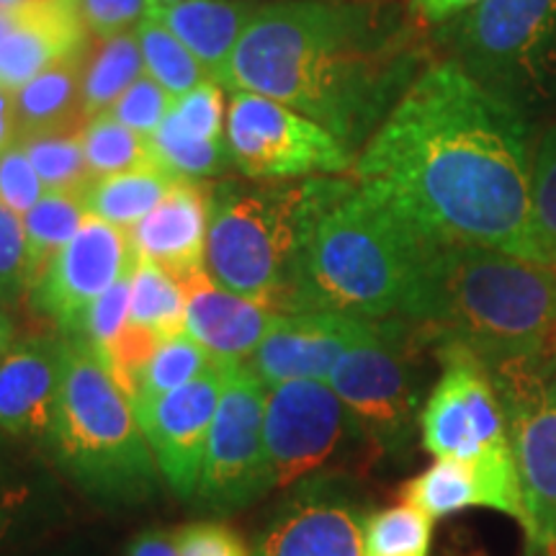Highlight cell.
Masks as SVG:
<instances>
[{
    "mask_svg": "<svg viewBox=\"0 0 556 556\" xmlns=\"http://www.w3.org/2000/svg\"><path fill=\"white\" fill-rule=\"evenodd\" d=\"M531 163L523 111L446 60L409 83L353 180L435 245L531 258Z\"/></svg>",
    "mask_w": 556,
    "mask_h": 556,
    "instance_id": "cell-1",
    "label": "cell"
},
{
    "mask_svg": "<svg viewBox=\"0 0 556 556\" xmlns=\"http://www.w3.org/2000/svg\"><path fill=\"white\" fill-rule=\"evenodd\" d=\"M417 58L405 21L387 5L287 0L255 11L225 88L283 103L353 152L397 106Z\"/></svg>",
    "mask_w": 556,
    "mask_h": 556,
    "instance_id": "cell-2",
    "label": "cell"
},
{
    "mask_svg": "<svg viewBox=\"0 0 556 556\" xmlns=\"http://www.w3.org/2000/svg\"><path fill=\"white\" fill-rule=\"evenodd\" d=\"M438 250L397 208L348 180L312 222L283 312L422 323Z\"/></svg>",
    "mask_w": 556,
    "mask_h": 556,
    "instance_id": "cell-3",
    "label": "cell"
},
{
    "mask_svg": "<svg viewBox=\"0 0 556 556\" xmlns=\"http://www.w3.org/2000/svg\"><path fill=\"white\" fill-rule=\"evenodd\" d=\"M486 371L556 358V266L490 248H441L422 323Z\"/></svg>",
    "mask_w": 556,
    "mask_h": 556,
    "instance_id": "cell-4",
    "label": "cell"
},
{
    "mask_svg": "<svg viewBox=\"0 0 556 556\" xmlns=\"http://www.w3.org/2000/svg\"><path fill=\"white\" fill-rule=\"evenodd\" d=\"M45 454L103 507L142 505L160 492L163 475L135 407L86 338H67L65 379Z\"/></svg>",
    "mask_w": 556,
    "mask_h": 556,
    "instance_id": "cell-5",
    "label": "cell"
},
{
    "mask_svg": "<svg viewBox=\"0 0 556 556\" xmlns=\"http://www.w3.org/2000/svg\"><path fill=\"white\" fill-rule=\"evenodd\" d=\"M348 180L212 189L206 274L232 294L281 312L312 222Z\"/></svg>",
    "mask_w": 556,
    "mask_h": 556,
    "instance_id": "cell-6",
    "label": "cell"
},
{
    "mask_svg": "<svg viewBox=\"0 0 556 556\" xmlns=\"http://www.w3.org/2000/svg\"><path fill=\"white\" fill-rule=\"evenodd\" d=\"M443 31L456 65L516 109L554 93L556 0H484Z\"/></svg>",
    "mask_w": 556,
    "mask_h": 556,
    "instance_id": "cell-7",
    "label": "cell"
},
{
    "mask_svg": "<svg viewBox=\"0 0 556 556\" xmlns=\"http://www.w3.org/2000/svg\"><path fill=\"white\" fill-rule=\"evenodd\" d=\"M426 345H435L426 325L381 319L377 336L353 345L328 377L377 454L405 451L420 426L417 351Z\"/></svg>",
    "mask_w": 556,
    "mask_h": 556,
    "instance_id": "cell-8",
    "label": "cell"
},
{
    "mask_svg": "<svg viewBox=\"0 0 556 556\" xmlns=\"http://www.w3.org/2000/svg\"><path fill=\"white\" fill-rule=\"evenodd\" d=\"M263 433L270 486L281 492L312 477H338L353 458L374 451L343 400L315 379L266 387Z\"/></svg>",
    "mask_w": 556,
    "mask_h": 556,
    "instance_id": "cell-9",
    "label": "cell"
},
{
    "mask_svg": "<svg viewBox=\"0 0 556 556\" xmlns=\"http://www.w3.org/2000/svg\"><path fill=\"white\" fill-rule=\"evenodd\" d=\"M503 402L531 552L556 554V358L490 371Z\"/></svg>",
    "mask_w": 556,
    "mask_h": 556,
    "instance_id": "cell-10",
    "label": "cell"
},
{
    "mask_svg": "<svg viewBox=\"0 0 556 556\" xmlns=\"http://www.w3.org/2000/svg\"><path fill=\"white\" fill-rule=\"evenodd\" d=\"M266 384L248 361H235L222 392L201 464L193 505L208 516H232L261 500L270 486L266 451Z\"/></svg>",
    "mask_w": 556,
    "mask_h": 556,
    "instance_id": "cell-11",
    "label": "cell"
},
{
    "mask_svg": "<svg viewBox=\"0 0 556 556\" xmlns=\"http://www.w3.org/2000/svg\"><path fill=\"white\" fill-rule=\"evenodd\" d=\"M227 142L248 178L328 176L353 168V152L336 135L266 96L235 90L227 106Z\"/></svg>",
    "mask_w": 556,
    "mask_h": 556,
    "instance_id": "cell-12",
    "label": "cell"
},
{
    "mask_svg": "<svg viewBox=\"0 0 556 556\" xmlns=\"http://www.w3.org/2000/svg\"><path fill=\"white\" fill-rule=\"evenodd\" d=\"M435 353L443 374L420 413L422 448L462 462L510 454L503 402L486 366L458 345H435Z\"/></svg>",
    "mask_w": 556,
    "mask_h": 556,
    "instance_id": "cell-13",
    "label": "cell"
},
{
    "mask_svg": "<svg viewBox=\"0 0 556 556\" xmlns=\"http://www.w3.org/2000/svg\"><path fill=\"white\" fill-rule=\"evenodd\" d=\"M137 263L139 253L129 229L88 214L75 238L31 287L34 309L50 317L62 338H78L90 304L119 278L135 274Z\"/></svg>",
    "mask_w": 556,
    "mask_h": 556,
    "instance_id": "cell-14",
    "label": "cell"
},
{
    "mask_svg": "<svg viewBox=\"0 0 556 556\" xmlns=\"http://www.w3.org/2000/svg\"><path fill=\"white\" fill-rule=\"evenodd\" d=\"M232 364V358H219L191 384L131 402L160 475L168 482L173 495L186 503H193L197 495L208 430Z\"/></svg>",
    "mask_w": 556,
    "mask_h": 556,
    "instance_id": "cell-15",
    "label": "cell"
},
{
    "mask_svg": "<svg viewBox=\"0 0 556 556\" xmlns=\"http://www.w3.org/2000/svg\"><path fill=\"white\" fill-rule=\"evenodd\" d=\"M368 513L338 477L283 492L253 541V556H361Z\"/></svg>",
    "mask_w": 556,
    "mask_h": 556,
    "instance_id": "cell-16",
    "label": "cell"
},
{
    "mask_svg": "<svg viewBox=\"0 0 556 556\" xmlns=\"http://www.w3.org/2000/svg\"><path fill=\"white\" fill-rule=\"evenodd\" d=\"M379 323L340 312L281 315L266 340L255 348L248 366L266 387L283 381H325L353 345L374 338Z\"/></svg>",
    "mask_w": 556,
    "mask_h": 556,
    "instance_id": "cell-17",
    "label": "cell"
},
{
    "mask_svg": "<svg viewBox=\"0 0 556 556\" xmlns=\"http://www.w3.org/2000/svg\"><path fill=\"white\" fill-rule=\"evenodd\" d=\"M65 364L67 338L37 336L13 343L0 361V441L45 448Z\"/></svg>",
    "mask_w": 556,
    "mask_h": 556,
    "instance_id": "cell-18",
    "label": "cell"
},
{
    "mask_svg": "<svg viewBox=\"0 0 556 556\" xmlns=\"http://www.w3.org/2000/svg\"><path fill=\"white\" fill-rule=\"evenodd\" d=\"M402 497L433 520L456 516L469 507H492L523 520L513 451L482 462L438 458L426 471L402 484Z\"/></svg>",
    "mask_w": 556,
    "mask_h": 556,
    "instance_id": "cell-19",
    "label": "cell"
},
{
    "mask_svg": "<svg viewBox=\"0 0 556 556\" xmlns=\"http://www.w3.org/2000/svg\"><path fill=\"white\" fill-rule=\"evenodd\" d=\"M212 186L180 178L168 197L129 229L139 258L150 261L184 283L206 268Z\"/></svg>",
    "mask_w": 556,
    "mask_h": 556,
    "instance_id": "cell-20",
    "label": "cell"
},
{
    "mask_svg": "<svg viewBox=\"0 0 556 556\" xmlns=\"http://www.w3.org/2000/svg\"><path fill=\"white\" fill-rule=\"evenodd\" d=\"M180 287L186 291V332L219 358L248 361L281 317V312L222 289L206 268Z\"/></svg>",
    "mask_w": 556,
    "mask_h": 556,
    "instance_id": "cell-21",
    "label": "cell"
},
{
    "mask_svg": "<svg viewBox=\"0 0 556 556\" xmlns=\"http://www.w3.org/2000/svg\"><path fill=\"white\" fill-rule=\"evenodd\" d=\"M86 26L67 0H29L13 11V26L0 41V83L18 90L54 62L88 47Z\"/></svg>",
    "mask_w": 556,
    "mask_h": 556,
    "instance_id": "cell-22",
    "label": "cell"
},
{
    "mask_svg": "<svg viewBox=\"0 0 556 556\" xmlns=\"http://www.w3.org/2000/svg\"><path fill=\"white\" fill-rule=\"evenodd\" d=\"M90 47L54 62L37 78L13 90L16 139L54 135V131H80L88 124L83 103Z\"/></svg>",
    "mask_w": 556,
    "mask_h": 556,
    "instance_id": "cell-23",
    "label": "cell"
},
{
    "mask_svg": "<svg viewBox=\"0 0 556 556\" xmlns=\"http://www.w3.org/2000/svg\"><path fill=\"white\" fill-rule=\"evenodd\" d=\"M253 16L255 11L238 0H186V3L163 5L150 13V18L160 21L189 47L208 78L219 83L222 88H225L235 47Z\"/></svg>",
    "mask_w": 556,
    "mask_h": 556,
    "instance_id": "cell-24",
    "label": "cell"
},
{
    "mask_svg": "<svg viewBox=\"0 0 556 556\" xmlns=\"http://www.w3.org/2000/svg\"><path fill=\"white\" fill-rule=\"evenodd\" d=\"M62 510L58 482L39 464L0 454V546L34 536Z\"/></svg>",
    "mask_w": 556,
    "mask_h": 556,
    "instance_id": "cell-25",
    "label": "cell"
},
{
    "mask_svg": "<svg viewBox=\"0 0 556 556\" xmlns=\"http://www.w3.org/2000/svg\"><path fill=\"white\" fill-rule=\"evenodd\" d=\"M178 180L180 178L173 173L148 165V168L90 178V184L80 193L88 214L109 222V225L131 229L168 197Z\"/></svg>",
    "mask_w": 556,
    "mask_h": 556,
    "instance_id": "cell-26",
    "label": "cell"
},
{
    "mask_svg": "<svg viewBox=\"0 0 556 556\" xmlns=\"http://www.w3.org/2000/svg\"><path fill=\"white\" fill-rule=\"evenodd\" d=\"M86 217L88 208L80 191H45V197L24 214L29 291L54 255L75 238Z\"/></svg>",
    "mask_w": 556,
    "mask_h": 556,
    "instance_id": "cell-27",
    "label": "cell"
},
{
    "mask_svg": "<svg viewBox=\"0 0 556 556\" xmlns=\"http://www.w3.org/2000/svg\"><path fill=\"white\" fill-rule=\"evenodd\" d=\"M142 75L144 60L137 29L96 41V50L88 58L86 83H83V103H86L88 119L114 106L124 90Z\"/></svg>",
    "mask_w": 556,
    "mask_h": 556,
    "instance_id": "cell-28",
    "label": "cell"
},
{
    "mask_svg": "<svg viewBox=\"0 0 556 556\" xmlns=\"http://www.w3.org/2000/svg\"><path fill=\"white\" fill-rule=\"evenodd\" d=\"M129 319L168 340L186 332V291L155 263L139 258L131 274Z\"/></svg>",
    "mask_w": 556,
    "mask_h": 556,
    "instance_id": "cell-29",
    "label": "cell"
},
{
    "mask_svg": "<svg viewBox=\"0 0 556 556\" xmlns=\"http://www.w3.org/2000/svg\"><path fill=\"white\" fill-rule=\"evenodd\" d=\"M150 150L155 165L173 173L176 178L201 180L219 176L229 165H235L232 150L227 139H201L184 131L176 122L165 119L150 137Z\"/></svg>",
    "mask_w": 556,
    "mask_h": 556,
    "instance_id": "cell-30",
    "label": "cell"
},
{
    "mask_svg": "<svg viewBox=\"0 0 556 556\" xmlns=\"http://www.w3.org/2000/svg\"><path fill=\"white\" fill-rule=\"evenodd\" d=\"M137 39L139 50H142L144 73L152 80H157L170 96H176V99L201 86L204 80H212L206 70L201 67V62L193 58L189 47L176 34L165 29L160 21L150 16L144 18L137 26Z\"/></svg>",
    "mask_w": 556,
    "mask_h": 556,
    "instance_id": "cell-31",
    "label": "cell"
},
{
    "mask_svg": "<svg viewBox=\"0 0 556 556\" xmlns=\"http://www.w3.org/2000/svg\"><path fill=\"white\" fill-rule=\"evenodd\" d=\"M80 139L93 178L155 165L150 139L135 135L119 119H114L109 111L90 116L86 127L80 129Z\"/></svg>",
    "mask_w": 556,
    "mask_h": 556,
    "instance_id": "cell-32",
    "label": "cell"
},
{
    "mask_svg": "<svg viewBox=\"0 0 556 556\" xmlns=\"http://www.w3.org/2000/svg\"><path fill=\"white\" fill-rule=\"evenodd\" d=\"M528 238L531 261L556 266V124L546 129L533 152Z\"/></svg>",
    "mask_w": 556,
    "mask_h": 556,
    "instance_id": "cell-33",
    "label": "cell"
},
{
    "mask_svg": "<svg viewBox=\"0 0 556 556\" xmlns=\"http://www.w3.org/2000/svg\"><path fill=\"white\" fill-rule=\"evenodd\" d=\"M433 518L400 503L366 516L361 556H430Z\"/></svg>",
    "mask_w": 556,
    "mask_h": 556,
    "instance_id": "cell-34",
    "label": "cell"
},
{
    "mask_svg": "<svg viewBox=\"0 0 556 556\" xmlns=\"http://www.w3.org/2000/svg\"><path fill=\"white\" fill-rule=\"evenodd\" d=\"M16 142L24 144L47 191H83L93 178L80 131H54V135L16 139Z\"/></svg>",
    "mask_w": 556,
    "mask_h": 556,
    "instance_id": "cell-35",
    "label": "cell"
},
{
    "mask_svg": "<svg viewBox=\"0 0 556 556\" xmlns=\"http://www.w3.org/2000/svg\"><path fill=\"white\" fill-rule=\"evenodd\" d=\"M217 361L219 356H214L197 338H191L189 332H178V336L160 343L148 371H144L137 397H157V394L191 384Z\"/></svg>",
    "mask_w": 556,
    "mask_h": 556,
    "instance_id": "cell-36",
    "label": "cell"
},
{
    "mask_svg": "<svg viewBox=\"0 0 556 556\" xmlns=\"http://www.w3.org/2000/svg\"><path fill=\"white\" fill-rule=\"evenodd\" d=\"M163 338L157 332H152L142 325L129 323L124 325V330L116 336L111 343L103 348L101 358L106 364L111 379L116 381V387L127 394L129 402H135L139 394V384H142L144 371H148L152 356L157 353Z\"/></svg>",
    "mask_w": 556,
    "mask_h": 556,
    "instance_id": "cell-37",
    "label": "cell"
},
{
    "mask_svg": "<svg viewBox=\"0 0 556 556\" xmlns=\"http://www.w3.org/2000/svg\"><path fill=\"white\" fill-rule=\"evenodd\" d=\"M176 101V96H170L157 80H152L144 73L142 78L124 90V96L109 109V114L119 119L124 127H129L135 135L150 139L160 129V124L168 119Z\"/></svg>",
    "mask_w": 556,
    "mask_h": 556,
    "instance_id": "cell-38",
    "label": "cell"
},
{
    "mask_svg": "<svg viewBox=\"0 0 556 556\" xmlns=\"http://www.w3.org/2000/svg\"><path fill=\"white\" fill-rule=\"evenodd\" d=\"M29 294L24 217L0 204V304L16 307Z\"/></svg>",
    "mask_w": 556,
    "mask_h": 556,
    "instance_id": "cell-39",
    "label": "cell"
},
{
    "mask_svg": "<svg viewBox=\"0 0 556 556\" xmlns=\"http://www.w3.org/2000/svg\"><path fill=\"white\" fill-rule=\"evenodd\" d=\"M67 3L96 39L135 31L152 13V0H67Z\"/></svg>",
    "mask_w": 556,
    "mask_h": 556,
    "instance_id": "cell-40",
    "label": "cell"
},
{
    "mask_svg": "<svg viewBox=\"0 0 556 556\" xmlns=\"http://www.w3.org/2000/svg\"><path fill=\"white\" fill-rule=\"evenodd\" d=\"M170 119L180 129L201 139H227L225 137V96L222 86L204 80L201 86L180 96L170 111Z\"/></svg>",
    "mask_w": 556,
    "mask_h": 556,
    "instance_id": "cell-41",
    "label": "cell"
},
{
    "mask_svg": "<svg viewBox=\"0 0 556 556\" xmlns=\"http://www.w3.org/2000/svg\"><path fill=\"white\" fill-rule=\"evenodd\" d=\"M129 304H131V276H124L114 287L90 304L83 332L78 338H86L96 351H103L129 323Z\"/></svg>",
    "mask_w": 556,
    "mask_h": 556,
    "instance_id": "cell-42",
    "label": "cell"
},
{
    "mask_svg": "<svg viewBox=\"0 0 556 556\" xmlns=\"http://www.w3.org/2000/svg\"><path fill=\"white\" fill-rule=\"evenodd\" d=\"M45 184H41L37 170H34L24 144L13 142L0 155V204L13 208V212L24 217L45 197Z\"/></svg>",
    "mask_w": 556,
    "mask_h": 556,
    "instance_id": "cell-43",
    "label": "cell"
},
{
    "mask_svg": "<svg viewBox=\"0 0 556 556\" xmlns=\"http://www.w3.org/2000/svg\"><path fill=\"white\" fill-rule=\"evenodd\" d=\"M178 556H253L232 528L219 520H199L176 528Z\"/></svg>",
    "mask_w": 556,
    "mask_h": 556,
    "instance_id": "cell-44",
    "label": "cell"
},
{
    "mask_svg": "<svg viewBox=\"0 0 556 556\" xmlns=\"http://www.w3.org/2000/svg\"><path fill=\"white\" fill-rule=\"evenodd\" d=\"M484 0H409V11L415 13L422 24L443 26L462 13H467Z\"/></svg>",
    "mask_w": 556,
    "mask_h": 556,
    "instance_id": "cell-45",
    "label": "cell"
},
{
    "mask_svg": "<svg viewBox=\"0 0 556 556\" xmlns=\"http://www.w3.org/2000/svg\"><path fill=\"white\" fill-rule=\"evenodd\" d=\"M124 556H178L176 528H144L129 541Z\"/></svg>",
    "mask_w": 556,
    "mask_h": 556,
    "instance_id": "cell-46",
    "label": "cell"
},
{
    "mask_svg": "<svg viewBox=\"0 0 556 556\" xmlns=\"http://www.w3.org/2000/svg\"><path fill=\"white\" fill-rule=\"evenodd\" d=\"M16 142V114H13V93L0 83V155Z\"/></svg>",
    "mask_w": 556,
    "mask_h": 556,
    "instance_id": "cell-47",
    "label": "cell"
},
{
    "mask_svg": "<svg viewBox=\"0 0 556 556\" xmlns=\"http://www.w3.org/2000/svg\"><path fill=\"white\" fill-rule=\"evenodd\" d=\"M13 338H16V325H13L9 307L0 304V361L9 356V351L13 348Z\"/></svg>",
    "mask_w": 556,
    "mask_h": 556,
    "instance_id": "cell-48",
    "label": "cell"
},
{
    "mask_svg": "<svg viewBox=\"0 0 556 556\" xmlns=\"http://www.w3.org/2000/svg\"><path fill=\"white\" fill-rule=\"evenodd\" d=\"M13 11H16V9L0 11V41H3L5 34L11 31V26H13Z\"/></svg>",
    "mask_w": 556,
    "mask_h": 556,
    "instance_id": "cell-49",
    "label": "cell"
},
{
    "mask_svg": "<svg viewBox=\"0 0 556 556\" xmlns=\"http://www.w3.org/2000/svg\"><path fill=\"white\" fill-rule=\"evenodd\" d=\"M29 3V0H0V11H11V9H18V5Z\"/></svg>",
    "mask_w": 556,
    "mask_h": 556,
    "instance_id": "cell-50",
    "label": "cell"
},
{
    "mask_svg": "<svg viewBox=\"0 0 556 556\" xmlns=\"http://www.w3.org/2000/svg\"><path fill=\"white\" fill-rule=\"evenodd\" d=\"M176 3H186V0H152V11L163 9V5H176Z\"/></svg>",
    "mask_w": 556,
    "mask_h": 556,
    "instance_id": "cell-51",
    "label": "cell"
},
{
    "mask_svg": "<svg viewBox=\"0 0 556 556\" xmlns=\"http://www.w3.org/2000/svg\"><path fill=\"white\" fill-rule=\"evenodd\" d=\"M50 556H75V554H50Z\"/></svg>",
    "mask_w": 556,
    "mask_h": 556,
    "instance_id": "cell-52",
    "label": "cell"
}]
</instances>
